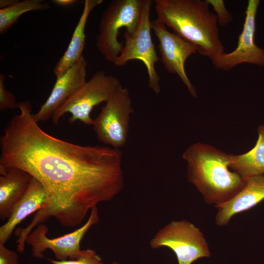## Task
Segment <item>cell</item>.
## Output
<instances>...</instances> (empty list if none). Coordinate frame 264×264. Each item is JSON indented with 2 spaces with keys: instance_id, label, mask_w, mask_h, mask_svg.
I'll use <instances>...</instances> for the list:
<instances>
[{
  "instance_id": "1",
  "label": "cell",
  "mask_w": 264,
  "mask_h": 264,
  "mask_svg": "<svg viewBox=\"0 0 264 264\" xmlns=\"http://www.w3.org/2000/svg\"><path fill=\"white\" fill-rule=\"evenodd\" d=\"M18 109L0 138V166L27 172L46 193L30 223L15 230L23 245L32 230L51 217L66 227L79 225L92 208L121 192L124 179L120 149L56 138L39 126L29 102H19Z\"/></svg>"
},
{
  "instance_id": "2",
  "label": "cell",
  "mask_w": 264,
  "mask_h": 264,
  "mask_svg": "<svg viewBox=\"0 0 264 264\" xmlns=\"http://www.w3.org/2000/svg\"><path fill=\"white\" fill-rule=\"evenodd\" d=\"M157 19L212 62L224 53L217 18L206 0H155Z\"/></svg>"
},
{
  "instance_id": "3",
  "label": "cell",
  "mask_w": 264,
  "mask_h": 264,
  "mask_svg": "<svg viewBox=\"0 0 264 264\" xmlns=\"http://www.w3.org/2000/svg\"><path fill=\"white\" fill-rule=\"evenodd\" d=\"M182 157L187 163V178L215 206L228 201L242 187L245 179L229 167V154L201 143L191 145Z\"/></svg>"
},
{
  "instance_id": "4",
  "label": "cell",
  "mask_w": 264,
  "mask_h": 264,
  "mask_svg": "<svg viewBox=\"0 0 264 264\" xmlns=\"http://www.w3.org/2000/svg\"><path fill=\"white\" fill-rule=\"evenodd\" d=\"M144 0H113L102 13L96 37V46L110 63L114 64L123 45L118 40L120 30L132 33L139 23Z\"/></svg>"
},
{
  "instance_id": "5",
  "label": "cell",
  "mask_w": 264,
  "mask_h": 264,
  "mask_svg": "<svg viewBox=\"0 0 264 264\" xmlns=\"http://www.w3.org/2000/svg\"><path fill=\"white\" fill-rule=\"evenodd\" d=\"M121 86L117 77L107 75L102 70L96 72L54 112L52 121L58 124L65 114L70 113V122L79 121L92 125L93 119L90 113L93 108L102 102H107Z\"/></svg>"
},
{
  "instance_id": "6",
  "label": "cell",
  "mask_w": 264,
  "mask_h": 264,
  "mask_svg": "<svg viewBox=\"0 0 264 264\" xmlns=\"http://www.w3.org/2000/svg\"><path fill=\"white\" fill-rule=\"evenodd\" d=\"M150 244L153 249H171L178 264H192L198 259L211 256L203 233L186 220H174L160 228L151 239Z\"/></svg>"
},
{
  "instance_id": "7",
  "label": "cell",
  "mask_w": 264,
  "mask_h": 264,
  "mask_svg": "<svg viewBox=\"0 0 264 264\" xmlns=\"http://www.w3.org/2000/svg\"><path fill=\"white\" fill-rule=\"evenodd\" d=\"M153 2L151 0H144L138 26L132 33L125 32V44L114 64L121 66L131 60H137L142 62L147 69L149 86L154 92L158 94L161 91L160 79L155 66L160 59L157 56L151 33L150 17Z\"/></svg>"
},
{
  "instance_id": "8",
  "label": "cell",
  "mask_w": 264,
  "mask_h": 264,
  "mask_svg": "<svg viewBox=\"0 0 264 264\" xmlns=\"http://www.w3.org/2000/svg\"><path fill=\"white\" fill-rule=\"evenodd\" d=\"M133 112L129 89L122 86L93 119L92 126L98 140L120 150L127 142L130 115Z\"/></svg>"
},
{
  "instance_id": "9",
  "label": "cell",
  "mask_w": 264,
  "mask_h": 264,
  "mask_svg": "<svg viewBox=\"0 0 264 264\" xmlns=\"http://www.w3.org/2000/svg\"><path fill=\"white\" fill-rule=\"evenodd\" d=\"M99 220L97 206L90 210L87 221L81 227L62 236L50 238L47 237L48 228L43 224L36 227L28 236L26 243L31 247L32 256L37 259L44 257V253L51 250L58 260H74L82 254L80 243L90 227Z\"/></svg>"
},
{
  "instance_id": "10",
  "label": "cell",
  "mask_w": 264,
  "mask_h": 264,
  "mask_svg": "<svg viewBox=\"0 0 264 264\" xmlns=\"http://www.w3.org/2000/svg\"><path fill=\"white\" fill-rule=\"evenodd\" d=\"M151 26L159 42L160 59L164 67L170 73L176 74L190 94L196 97L195 88L185 69V63L190 55L198 52L197 48L176 33L169 32L157 18L151 21Z\"/></svg>"
},
{
  "instance_id": "11",
  "label": "cell",
  "mask_w": 264,
  "mask_h": 264,
  "mask_svg": "<svg viewBox=\"0 0 264 264\" xmlns=\"http://www.w3.org/2000/svg\"><path fill=\"white\" fill-rule=\"evenodd\" d=\"M259 0H248L242 30L234 50L224 53L212 62L215 67L225 71L243 63L264 66V49L255 43L256 19Z\"/></svg>"
},
{
  "instance_id": "12",
  "label": "cell",
  "mask_w": 264,
  "mask_h": 264,
  "mask_svg": "<svg viewBox=\"0 0 264 264\" xmlns=\"http://www.w3.org/2000/svg\"><path fill=\"white\" fill-rule=\"evenodd\" d=\"M86 78L87 62L83 56L78 63L56 78L48 98L33 114L35 120L39 123L52 117L54 112L85 84Z\"/></svg>"
},
{
  "instance_id": "13",
  "label": "cell",
  "mask_w": 264,
  "mask_h": 264,
  "mask_svg": "<svg viewBox=\"0 0 264 264\" xmlns=\"http://www.w3.org/2000/svg\"><path fill=\"white\" fill-rule=\"evenodd\" d=\"M264 200V175L245 179L243 186L231 199L215 206L216 224L227 225L235 215L247 211Z\"/></svg>"
},
{
  "instance_id": "14",
  "label": "cell",
  "mask_w": 264,
  "mask_h": 264,
  "mask_svg": "<svg viewBox=\"0 0 264 264\" xmlns=\"http://www.w3.org/2000/svg\"><path fill=\"white\" fill-rule=\"evenodd\" d=\"M45 200L44 187L32 177L26 192L14 207L6 222L0 227V243L5 244L15 227L28 216L41 209Z\"/></svg>"
},
{
  "instance_id": "15",
  "label": "cell",
  "mask_w": 264,
  "mask_h": 264,
  "mask_svg": "<svg viewBox=\"0 0 264 264\" xmlns=\"http://www.w3.org/2000/svg\"><path fill=\"white\" fill-rule=\"evenodd\" d=\"M0 174V219L5 220L26 192L32 176L20 169L1 166Z\"/></svg>"
},
{
  "instance_id": "16",
  "label": "cell",
  "mask_w": 264,
  "mask_h": 264,
  "mask_svg": "<svg viewBox=\"0 0 264 264\" xmlns=\"http://www.w3.org/2000/svg\"><path fill=\"white\" fill-rule=\"evenodd\" d=\"M102 2V0H85L82 12L68 45L54 67L53 71L56 78L65 73L83 56L82 53L86 42L85 28L88 16L93 9Z\"/></svg>"
},
{
  "instance_id": "17",
  "label": "cell",
  "mask_w": 264,
  "mask_h": 264,
  "mask_svg": "<svg viewBox=\"0 0 264 264\" xmlns=\"http://www.w3.org/2000/svg\"><path fill=\"white\" fill-rule=\"evenodd\" d=\"M258 138L255 146L239 155L229 154V167L242 178L264 175V125L258 128Z\"/></svg>"
},
{
  "instance_id": "18",
  "label": "cell",
  "mask_w": 264,
  "mask_h": 264,
  "mask_svg": "<svg viewBox=\"0 0 264 264\" xmlns=\"http://www.w3.org/2000/svg\"><path fill=\"white\" fill-rule=\"evenodd\" d=\"M50 8L47 2L42 0L18 1L13 5L0 9V34L5 33L26 12L47 10Z\"/></svg>"
},
{
  "instance_id": "19",
  "label": "cell",
  "mask_w": 264,
  "mask_h": 264,
  "mask_svg": "<svg viewBox=\"0 0 264 264\" xmlns=\"http://www.w3.org/2000/svg\"><path fill=\"white\" fill-rule=\"evenodd\" d=\"M51 264H103L101 257L93 250H83L81 255L76 259L55 260L48 258Z\"/></svg>"
},
{
  "instance_id": "20",
  "label": "cell",
  "mask_w": 264,
  "mask_h": 264,
  "mask_svg": "<svg viewBox=\"0 0 264 264\" xmlns=\"http://www.w3.org/2000/svg\"><path fill=\"white\" fill-rule=\"evenodd\" d=\"M5 79V76L3 74H1L0 75V110L1 111L19 108V103H17L14 95L5 88L4 84Z\"/></svg>"
},
{
  "instance_id": "21",
  "label": "cell",
  "mask_w": 264,
  "mask_h": 264,
  "mask_svg": "<svg viewBox=\"0 0 264 264\" xmlns=\"http://www.w3.org/2000/svg\"><path fill=\"white\" fill-rule=\"evenodd\" d=\"M206 1L213 7L216 12L218 23L220 25L225 26L232 22V16L226 9L224 0H206Z\"/></svg>"
},
{
  "instance_id": "22",
  "label": "cell",
  "mask_w": 264,
  "mask_h": 264,
  "mask_svg": "<svg viewBox=\"0 0 264 264\" xmlns=\"http://www.w3.org/2000/svg\"><path fill=\"white\" fill-rule=\"evenodd\" d=\"M0 264H19L18 254L0 243Z\"/></svg>"
},
{
  "instance_id": "23",
  "label": "cell",
  "mask_w": 264,
  "mask_h": 264,
  "mask_svg": "<svg viewBox=\"0 0 264 264\" xmlns=\"http://www.w3.org/2000/svg\"><path fill=\"white\" fill-rule=\"evenodd\" d=\"M53 2L60 6L67 7L74 5L77 1L76 0H54Z\"/></svg>"
},
{
  "instance_id": "24",
  "label": "cell",
  "mask_w": 264,
  "mask_h": 264,
  "mask_svg": "<svg viewBox=\"0 0 264 264\" xmlns=\"http://www.w3.org/2000/svg\"><path fill=\"white\" fill-rule=\"evenodd\" d=\"M19 0H0V7L1 8H5L8 7H10Z\"/></svg>"
},
{
  "instance_id": "25",
  "label": "cell",
  "mask_w": 264,
  "mask_h": 264,
  "mask_svg": "<svg viewBox=\"0 0 264 264\" xmlns=\"http://www.w3.org/2000/svg\"><path fill=\"white\" fill-rule=\"evenodd\" d=\"M111 264H119V263L117 262H113Z\"/></svg>"
}]
</instances>
